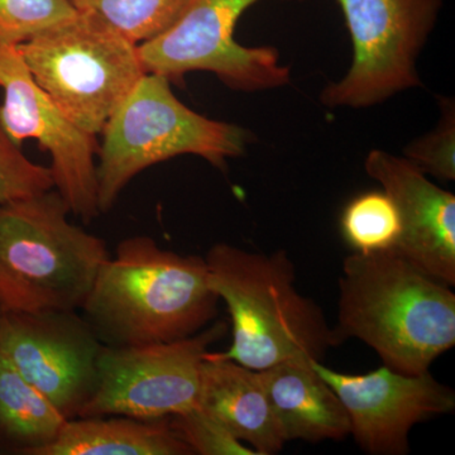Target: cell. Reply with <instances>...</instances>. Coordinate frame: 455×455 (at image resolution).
I'll return each mask as SVG.
<instances>
[{"label":"cell","instance_id":"1","mask_svg":"<svg viewBox=\"0 0 455 455\" xmlns=\"http://www.w3.org/2000/svg\"><path fill=\"white\" fill-rule=\"evenodd\" d=\"M331 335L334 347L364 341L396 372H427L455 346V293L392 248L349 254Z\"/></svg>","mask_w":455,"mask_h":455},{"label":"cell","instance_id":"2","mask_svg":"<svg viewBox=\"0 0 455 455\" xmlns=\"http://www.w3.org/2000/svg\"><path fill=\"white\" fill-rule=\"evenodd\" d=\"M220 301L205 257L134 235L123 239L99 269L82 310L101 343L140 346L199 333L217 317Z\"/></svg>","mask_w":455,"mask_h":455},{"label":"cell","instance_id":"3","mask_svg":"<svg viewBox=\"0 0 455 455\" xmlns=\"http://www.w3.org/2000/svg\"><path fill=\"white\" fill-rule=\"evenodd\" d=\"M205 260L209 283L232 320V344L212 355L263 371L295 359L322 362L334 348L331 326L319 305L296 290L295 266L284 251L217 243Z\"/></svg>","mask_w":455,"mask_h":455},{"label":"cell","instance_id":"4","mask_svg":"<svg viewBox=\"0 0 455 455\" xmlns=\"http://www.w3.org/2000/svg\"><path fill=\"white\" fill-rule=\"evenodd\" d=\"M70 212L55 188L0 205V311L82 309L110 253Z\"/></svg>","mask_w":455,"mask_h":455},{"label":"cell","instance_id":"5","mask_svg":"<svg viewBox=\"0 0 455 455\" xmlns=\"http://www.w3.org/2000/svg\"><path fill=\"white\" fill-rule=\"evenodd\" d=\"M97 164L99 211L109 212L124 188L170 158L199 156L226 166L243 154L251 134L194 112L171 90L169 77L147 73L107 122Z\"/></svg>","mask_w":455,"mask_h":455},{"label":"cell","instance_id":"6","mask_svg":"<svg viewBox=\"0 0 455 455\" xmlns=\"http://www.w3.org/2000/svg\"><path fill=\"white\" fill-rule=\"evenodd\" d=\"M17 47L40 88L95 137L147 74L139 44L82 12Z\"/></svg>","mask_w":455,"mask_h":455},{"label":"cell","instance_id":"7","mask_svg":"<svg viewBox=\"0 0 455 455\" xmlns=\"http://www.w3.org/2000/svg\"><path fill=\"white\" fill-rule=\"evenodd\" d=\"M353 44V62L323 89L329 108H368L421 85L416 61L443 0H338Z\"/></svg>","mask_w":455,"mask_h":455},{"label":"cell","instance_id":"8","mask_svg":"<svg viewBox=\"0 0 455 455\" xmlns=\"http://www.w3.org/2000/svg\"><path fill=\"white\" fill-rule=\"evenodd\" d=\"M217 322L184 339L140 346L104 344L94 394L80 412L142 420L171 418L197 406L204 359L227 333Z\"/></svg>","mask_w":455,"mask_h":455},{"label":"cell","instance_id":"9","mask_svg":"<svg viewBox=\"0 0 455 455\" xmlns=\"http://www.w3.org/2000/svg\"><path fill=\"white\" fill-rule=\"evenodd\" d=\"M259 0H188L178 20L152 40L139 44L147 73L169 79L209 71L245 92L280 88L291 80L272 47H244L235 40L239 18Z\"/></svg>","mask_w":455,"mask_h":455},{"label":"cell","instance_id":"10","mask_svg":"<svg viewBox=\"0 0 455 455\" xmlns=\"http://www.w3.org/2000/svg\"><path fill=\"white\" fill-rule=\"evenodd\" d=\"M0 130L14 145L33 139L51 157L55 190L89 223L100 214L95 136L77 127L33 79L17 46H0Z\"/></svg>","mask_w":455,"mask_h":455},{"label":"cell","instance_id":"11","mask_svg":"<svg viewBox=\"0 0 455 455\" xmlns=\"http://www.w3.org/2000/svg\"><path fill=\"white\" fill-rule=\"evenodd\" d=\"M103 346L76 311H0V353L68 420L94 394Z\"/></svg>","mask_w":455,"mask_h":455},{"label":"cell","instance_id":"12","mask_svg":"<svg viewBox=\"0 0 455 455\" xmlns=\"http://www.w3.org/2000/svg\"><path fill=\"white\" fill-rule=\"evenodd\" d=\"M316 372L346 407L350 435L368 454L403 455L410 451V433L416 424L451 414L453 388L430 371L421 374L377 368L366 374H346L313 361Z\"/></svg>","mask_w":455,"mask_h":455},{"label":"cell","instance_id":"13","mask_svg":"<svg viewBox=\"0 0 455 455\" xmlns=\"http://www.w3.org/2000/svg\"><path fill=\"white\" fill-rule=\"evenodd\" d=\"M368 176L394 200L401 230L396 251L429 276L455 284V196L443 190L405 157L373 149Z\"/></svg>","mask_w":455,"mask_h":455},{"label":"cell","instance_id":"14","mask_svg":"<svg viewBox=\"0 0 455 455\" xmlns=\"http://www.w3.org/2000/svg\"><path fill=\"white\" fill-rule=\"evenodd\" d=\"M284 440L320 443L350 435L346 407L310 359L257 371Z\"/></svg>","mask_w":455,"mask_h":455},{"label":"cell","instance_id":"15","mask_svg":"<svg viewBox=\"0 0 455 455\" xmlns=\"http://www.w3.org/2000/svg\"><path fill=\"white\" fill-rule=\"evenodd\" d=\"M197 406L257 455H274L286 444L257 371L209 350L202 366Z\"/></svg>","mask_w":455,"mask_h":455},{"label":"cell","instance_id":"16","mask_svg":"<svg viewBox=\"0 0 455 455\" xmlns=\"http://www.w3.org/2000/svg\"><path fill=\"white\" fill-rule=\"evenodd\" d=\"M66 421L40 455H193L170 418L142 420L124 415Z\"/></svg>","mask_w":455,"mask_h":455},{"label":"cell","instance_id":"17","mask_svg":"<svg viewBox=\"0 0 455 455\" xmlns=\"http://www.w3.org/2000/svg\"><path fill=\"white\" fill-rule=\"evenodd\" d=\"M68 421L0 353V451L40 455Z\"/></svg>","mask_w":455,"mask_h":455},{"label":"cell","instance_id":"18","mask_svg":"<svg viewBox=\"0 0 455 455\" xmlns=\"http://www.w3.org/2000/svg\"><path fill=\"white\" fill-rule=\"evenodd\" d=\"M77 12L100 18L140 44L157 37L180 16L188 0H70Z\"/></svg>","mask_w":455,"mask_h":455},{"label":"cell","instance_id":"19","mask_svg":"<svg viewBox=\"0 0 455 455\" xmlns=\"http://www.w3.org/2000/svg\"><path fill=\"white\" fill-rule=\"evenodd\" d=\"M347 243L359 253L391 250L400 235L396 205L385 191H371L352 200L341 215Z\"/></svg>","mask_w":455,"mask_h":455},{"label":"cell","instance_id":"20","mask_svg":"<svg viewBox=\"0 0 455 455\" xmlns=\"http://www.w3.org/2000/svg\"><path fill=\"white\" fill-rule=\"evenodd\" d=\"M76 13L70 0H0V46H18Z\"/></svg>","mask_w":455,"mask_h":455},{"label":"cell","instance_id":"21","mask_svg":"<svg viewBox=\"0 0 455 455\" xmlns=\"http://www.w3.org/2000/svg\"><path fill=\"white\" fill-rule=\"evenodd\" d=\"M55 188L50 167L32 163L0 130V205Z\"/></svg>","mask_w":455,"mask_h":455},{"label":"cell","instance_id":"22","mask_svg":"<svg viewBox=\"0 0 455 455\" xmlns=\"http://www.w3.org/2000/svg\"><path fill=\"white\" fill-rule=\"evenodd\" d=\"M443 118L430 133L405 148V156L425 175L451 181L455 179V122L453 104L443 103Z\"/></svg>","mask_w":455,"mask_h":455},{"label":"cell","instance_id":"23","mask_svg":"<svg viewBox=\"0 0 455 455\" xmlns=\"http://www.w3.org/2000/svg\"><path fill=\"white\" fill-rule=\"evenodd\" d=\"M170 419L172 427L194 454L257 455L252 448L245 447L220 421L206 414L199 406Z\"/></svg>","mask_w":455,"mask_h":455}]
</instances>
